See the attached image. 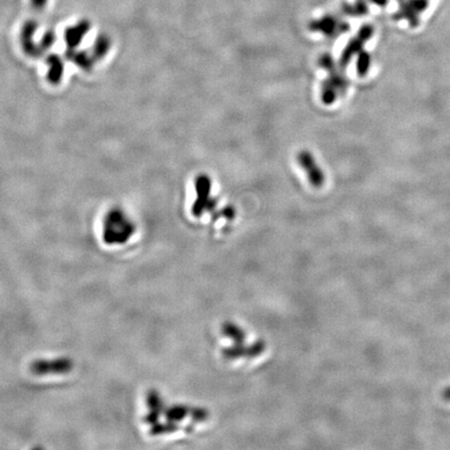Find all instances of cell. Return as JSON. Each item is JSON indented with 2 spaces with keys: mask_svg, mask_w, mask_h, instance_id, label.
I'll list each match as a JSON object with an SVG mask.
<instances>
[{
  "mask_svg": "<svg viewBox=\"0 0 450 450\" xmlns=\"http://www.w3.org/2000/svg\"><path fill=\"white\" fill-rule=\"evenodd\" d=\"M444 397L450 399V388L446 389V390L444 391Z\"/></svg>",
  "mask_w": 450,
  "mask_h": 450,
  "instance_id": "10",
  "label": "cell"
},
{
  "mask_svg": "<svg viewBox=\"0 0 450 450\" xmlns=\"http://www.w3.org/2000/svg\"><path fill=\"white\" fill-rule=\"evenodd\" d=\"M319 64H320L321 67L328 71V80H330L335 85L337 90H338L339 94H344L347 87H348V80H347L345 74H343V69H341L340 66H337L332 56H330V54H324V56H321L320 60H319Z\"/></svg>",
  "mask_w": 450,
  "mask_h": 450,
  "instance_id": "4",
  "label": "cell"
},
{
  "mask_svg": "<svg viewBox=\"0 0 450 450\" xmlns=\"http://www.w3.org/2000/svg\"><path fill=\"white\" fill-rule=\"evenodd\" d=\"M195 188H196L197 199L193 205V213L194 215L199 216L205 210H211L215 203V201H211V179L205 175H199L197 177Z\"/></svg>",
  "mask_w": 450,
  "mask_h": 450,
  "instance_id": "2",
  "label": "cell"
},
{
  "mask_svg": "<svg viewBox=\"0 0 450 450\" xmlns=\"http://www.w3.org/2000/svg\"><path fill=\"white\" fill-rule=\"evenodd\" d=\"M314 28L316 30L324 32L326 35L334 36V33L336 32L337 25L333 20L326 19L322 20V21L319 22V23L315 24Z\"/></svg>",
  "mask_w": 450,
  "mask_h": 450,
  "instance_id": "8",
  "label": "cell"
},
{
  "mask_svg": "<svg viewBox=\"0 0 450 450\" xmlns=\"http://www.w3.org/2000/svg\"><path fill=\"white\" fill-rule=\"evenodd\" d=\"M34 372L38 374H45V373H65L72 369V362L66 359H60L58 361H39L32 365Z\"/></svg>",
  "mask_w": 450,
  "mask_h": 450,
  "instance_id": "5",
  "label": "cell"
},
{
  "mask_svg": "<svg viewBox=\"0 0 450 450\" xmlns=\"http://www.w3.org/2000/svg\"><path fill=\"white\" fill-rule=\"evenodd\" d=\"M338 96H340V94H339L336 87L330 80L326 78L324 84H322V88H321V100H322V102L326 106H330V104H333L336 102Z\"/></svg>",
  "mask_w": 450,
  "mask_h": 450,
  "instance_id": "7",
  "label": "cell"
},
{
  "mask_svg": "<svg viewBox=\"0 0 450 450\" xmlns=\"http://www.w3.org/2000/svg\"><path fill=\"white\" fill-rule=\"evenodd\" d=\"M369 35H370V32H369L368 28H365L362 30V33L360 34L357 39L352 40L348 45L345 48L343 54H341L340 60H339V66H340L341 69L344 70L345 68L348 65V63L350 62L351 58H352L355 54H358L359 52H361L362 49L363 42L365 40L368 39Z\"/></svg>",
  "mask_w": 450,
  "mask_h": 450,
  "instance_id": "6",
  "label": "cell"
},
{
  "mask_svg": "<svg viewBox=\"0 0 450 450\" xmlns=\"http://www.w3.org/2000/svg\"><path fill=\"white\" fill-rule=\"evenodd\" d=\"M132 224L120 214H114L106 219L104 229V240L106 243H124L132 236Z\"/></svg>",
  "mask_w": 450,
  "mask_h": 450,
  "instance_id": "1",
  "label": "cell"
},
{
  "mask_svg": "<svg viewBox=\"0 0 450 450\" xmlns=\"http://www.w3.org/2000/svg\"><path fill=\"white\" fill-rule=\"evenodd\" d=\"M369 64H370V58H369L368 54L362 52L359 56L358 64H357L359 76H364L367 74L369 69Z\"/></svg>",
  "mask_w": 450,
  "mask_h": 450,
  "instance_id": "9",
  "label": "cell"
},
{
  "mask_svg": "<svg viewBox=\"0 0 450 450\" xmlns=\"http://www.w3.org/2000/svg\"><path fill=\"white\" fill-rule=\"evenodd\" d=\"M297 162L306 173V177L313 187L321 188L324 185V171L321 170L310 151H300L297 155Z\"/></svg>",
  "mask_w": 450,
  "mask_h": 450,
  "instance_id": "3",
  "label": "cell"
}]
</instances>
